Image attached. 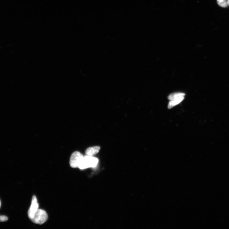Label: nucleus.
<instances>
[{"label":"nucleus","mask_w":229,"mask_h":229,"mask_svg":"<svg viewBox=\"0 0 229 229\" xmlns=\"http://www.w3.org/2000/svg\"><path fill=\"white\" fill-rule=\"evenodd\" d=\"M99 160L97 158L92 156L87 155L84 157L78 167L81 170H84L90 168H95L98 163Z\"/></svg>","instance_id":"obj_1"},{"label":"nucleus","mask_w":229,"mask_h":229,"mask_svg":"<svg viewBox=\"0 0 229 229\" xmlns=\"http://www.w3.org/2000/svg\"><path fill=\"white\" fill-rule=\"evenodd\" d=\"M48 218V216L46 212L43 210L39 209L30 220L33 223L41 225L46 222Z\"/></svg>","instance_id":"obj_2"},{"label":"nucleus","mask_w":229,"mask_h":229,"mask_svg":"<svg viewBox=\"0 0 229 229\" xmlns=\"http://www.w3.org/2000/svg\"><path fill=\"white\" fill-rule=\"evenodd\" d=\"M84 157L82 154L78 151L74 152L71 156L69 164L72 168H76L78 167Z\"/></svg>","instance_id":"obj_3"},{"label":"nucleus","mask_w":229,"mask_h":229,"mask_svg":"<svg viewBox=\"0 0 229 229\" xmlns=\"http://www.w3.org/2000/svg\"><path fill=\"white\" fill-rule=\"evenodd\" d=\"M39 205L35 196H33L31 205L28 210V217L30 219L34 216L36 212L39 209Z\"/></svg>","instance_id":"obj_4"},{"label":"nucleus","mask_w":229,"mask_h":229,"mask_svg":"<svg viewBox=\"0 0 229 229\" xmlns=\"http://www.w3.org/2000/svg\"><path fill=\"white\" fill-rule=\"evenodd\" d=\"M100 147L99 146H95L88 148L86 151L87 155L93 156L96 155L99 152Z\"/></svg>","instance_id":"obj_5"},{"label":"nucleus","mask_w":229,"mask_h":229,"mask_svg":"<svg viewBox=\"0 0 229 229\" xmlns=\"http://www.w3.org/2000/svg\"><path fill=\"white\" fill-rule=\"evenodd\" d=\"M186 94L185 93L181 92H175L170 94L168 96V98L170 100H173L176 99L184 98Z\"/></svg>","instance_id":"obj_6"},{"label":"nucleus","mask_w":229,"mask_h":229,"mask_svg":"<svg viewBox=\"0 0 229 229\" xmlns=\"http://www.w3.org/2000/svg\"><path fill=\"white\" fill-rule=\"evenodd\" d=\"M184 98H185L184 97L170 101L168 103V109H171L173 107L178 105L184 100Z\"/></svg>","instance_id":"obj_7"},{"label":"nucleus","mask_w":229,"mask_h":229,"mask_svg":"<svg viewBox=\"0 0 229 229\" xmlns=\"http://www.w3.org/2000/svg\"><path fill=\"white\" fill-rule=\"evenodd\" d=\"M217 4L223 8L228 7L227 1L226 0H217Z\"/></svg>","instance_id":"obj_8"},{"label":"nucleus","mask_w":229,"mask_h":229,"mask_svg":"<svg viewBox=\"0 0 229 229\" xmlns=\"http://www.w3.org/2000/svg\"><path fill=\"white\" fill-rule=\"evenodd\" d=\"M8 219V218L6 216L0 215V222H6Z\"/></svg>","instance_id":"obj_9"},{"label":"nucleus","mask_w":229,"mask_h":229,"mask_svg":"<svg viewBox=\"0 0 229 229\" xmlns=\"http://www.w3.org/2000/svg\"><path fill=\"white\" fill-rule=\"evenodd\" d=\"M227 4H228V5L229 6V0H228Z\"/></svg>","instance_id":"obj_10"},{"label":"nucleus","mask_w":229,"mask_h":229,"mask_svg":"<svg viewBox=\"0 0 229 229\" xmlns=\"http://www.w3.org/2000/svg\"><path fill=\"white\" fill-rule=\"evenodd\" d=\"M1 201H0V208H1Z\"/></svg>","instance_id":"obj_11"}]
</instances>
